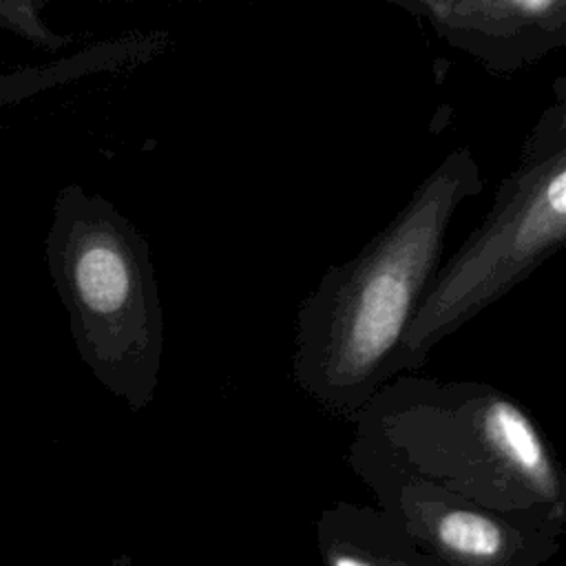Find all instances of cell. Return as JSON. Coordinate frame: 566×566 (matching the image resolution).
<instances>
[{
  "mask_svg": "<svg viewBox=\"0 0 566 566\" xmlns=\"http://www.w3.org/2000/svg\"><path fill=\"white\" fill-rule=\"evenodd\" d=\"M482 190L469 148H455L398 214L352 259L323 272L301 301L292 376L323 409L354 418L394 378V363L427 294L460 203Z\"/></svg>",
  "mask_w": 566,
  "mask_h": 566,
  "instance_id": "6da1fadb",
  "label": "cell"
},
{
  "mask_svg": "<svg viewBox=\"0 0 566 566\" xmlns=\"http://www.w3.org/2000/svg\"><path fill=\"white\" fill-rule=\"evenodd\" d=\"M349 464L363 478L438 484L486 509L566 526V480L533 413L478 380L402 374L352 418Z\"/></svg>",
  "mask_w": 566,
  "mask_h": 566,
  "instance_id": "7a4b0ae2",
  "label": "cell"
},
{
  "mask_svg": "<svg viewBox=\"0 0 566 566\" xmlns=\"http://www.w3.org/2000/svg\"><path fill=\"white\" fill-rule=\"evenodd\" d=\"M44 259L80 360L130 411L146 409L161 376L164 310L144 232L104 195L66 184Z\"/></svg>",
  "mask_w": 566,
  "mask_h": 566,
  "instance_id": "3957f363",
  "label": "cell"
},
{
  "mask_svg": "<svg viewBox=\"0 0 566 566\" xmlns=\"http://www.w3.org/2000/svg\"><path fill=\"white\" fill-rule=\"evenodd\" d=\"M566 241V77L524 139L484 221L440 263L407 329L394 378L420 369L431 349L513 287Z\"/></svg>",
  "mask_w": 566,
  "mask_h": 566,
  "instance_id": "277c9868",
  "label": "cell"
},
{
  "mask_svg": "<svg viewBox=\"0 0 566 566\" xmlns=\"http://www.w3.org/2000/svg\"><path fill=\"white\" fill-rule=\"evenodd\" d=\"M365 482L433 566H542L559 548L564 526L506 515L416 478Z\"/></svg>",
  "mask_w": 566,
  "mask_h": 566,
  "instance_id": "5b68a950",
  "label": "cell"
},
{
  "mask_svg": "<svg viewBox=\"0 0 566 566\" xmlns=\"http://www.w3.org/2000/svg\"><path fill=\"white\" fill-rule=\"evenodd\" d=\"M493 75L517 73L566 44V0H387Z\"/></svg>",
  "mask_w": 566,
  "mask_h": 566,
  "instance_id": "8992f818",
  "label": "cell"
},
{
  "mask_svg": "<svg viewBox=\"0 0 566 566\" xmlns=\"http://www.w3.org/2000/svg\"><path fill=\"white\" fill-rule=\"evenodd\" d=\"M323 566H433L380 509L336 502L316 522Z\"/></svg>",
  "mask_w": 566,
  "mask_h": 566,
  "instance_id": "52a82bcc",
  "label": "cell"
},
{
  "mask_svg": "<svg viewBox=\"0 0 566 566\" xmlns=\"http://www.w3.org/2000/svg\"><path fill=\"white\" fill-rule=\"evenodd\" d=\"M168 42L170 38L166 31H130L111 40L93 42L73 55H64L40 66L0 73V106L88 75L135 69L157 57Z\"/></svg>",
  "mask_w": 566,
  "mask_h": 566,
  "instance_id": "ba28073f",
  "label": "cell"
},
{
  "mask_svg": "<svg viewBox=\"0 0 566 566\" xmlns=\"http://www.w3.org/2000/svg\"><path fill=\"white\" fill-rule=\"evenodd\" d=\"M42 2L33 0H0V27L11 29L13 33L31 40L46 51H60L71 42L66 35H57L51 31L40 15Z\"/></svg>",
  "mask_w": 566,
  "mask_h": 566,
  "instance_id": "9c48e42d",
  "label": "cell"
}]
</instances>
